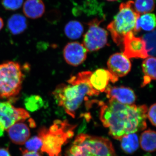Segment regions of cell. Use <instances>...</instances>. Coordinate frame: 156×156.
Wrapping results in <instances>:
<instances>
[{
    "instance_id": "6da1fadb",
    "label": "cell",
    "mask_w": 156,
    "mask_h": 156,
    "mask_svg": "<svg viewBox=\"0 0 156 156\" xmlns=\"http://www.w3.org/2000/svg\"><path fill=\"white\" fill-rule=\"evenodd\" d=\"M100 118L108 133L120 140L127 134L143 131L147 128V107L145 105L123 104L115 99L107 103L99 101Z\"/></svg>"
},
{
    "instance_id": "7a4b0ae2",
    "label": "cell",
    "mask_w": 156,
    "mask_h": 156,
    "mask_svg": "<svg viewBox=\"0 0 156 156\" xmlns=\"http://www.w3.org/2000/svg\"><path fill=\"white\" fill-rule=\"evenodd\" d=\"M92 72L84 71L71 77L67 84L62 83L56 87L53 92V97L58 105L62 107L66 113L73 118L76 112L88 96H96L99 92L90 84Z\"/></svg>"
},
{
    "instance_id": "3957f363",
    "label": "cell",
    "mask_w": 156,
    "mask_h": 156,
    "mask_svg": "<svg viewBox=\"0 0 156 156\" xmlns=\"http://www.w3.org/2000/svg\"><path fill=\"white\" fill-rule=\"evenodd\" d=\"M76 126L70 125L67 121L56 120L49 129L43 127L38 131V136L41 139L42 153L49 156H60L62 147L73 135Z\"/></svg>"
},
{
    "instance_id": "277c9868",
    "label": "cell",
    "mask_w": 156,
    "mask_h": 156,
    "mask_svg": "<svg viewBox=\"0 0 156 156\" xmlns=\"http://www.w3.org/2000/svg\"><path fill=\"white\" fill-rule=\"evenodd\" d=\"M140 15L134 9L133 1L121 4L119 11L107 26L112 38L117 45L123 44L124 38L129 33H135L136 21Z\"/></svg>"
},
{
    "instance_id": "5b68a950",
    "label": "cell",
    "mask_w": 156,
    "mask_h": 156,
    "mask_svg": "<svg viewBox=\"0 0 156 156\" xmlns=\"http://www.w3.org/2000/svg\"><path fill=\"white\" fill-rule=\"evenodd\" d=\"M69 153L73 156H117L108 139L84 134L76 136Z\"/></svg>"
},
{
    "instance_id": "8992f818",
    "label": "cell",
    "mask_w": 156,
    "mask_h": 156,
    "mask_svg": "<svg viewBox=\"0 0 156 156\" xmlns=\"http://www.w3.org/2000/svg\"><path fill=\"white\" fill-rule=\"evenodd\" d=\"M24 74L18 62L8 61L0 64V98L14 99L21 91Z\"/></svg>"
},
{
    "instance_id": "52a82bcc",
    "label": "cell",
    "mask_w": 156,
    "mask_h": 156,
    "mask_svg": "<svg viewBox=\"0 0 156 156\" xmlns=\"http://www.w3.org/2000/svg\"><path fill=\"white\" fill-rule=\"evenodd\" d=\"M101 21L95 19L88 23L89 29L84 35L83 44L88 52L97 51L107 44L108 33L99 26Z\"/></svg>"
},
{
    "instance_id": "ba28073f",
    "label": "cell",
    "mask_w": 156,
    "mask_h": 156,
    "mask_svg": "<svg viewBox=\"0 0 156 156\" xmlns=\"http://www.w3.org/2000/svg\"><path fill=\"white\" fill-rule=\"evenodd\" d=\"M29 117V114L24 109L15 108L10 101H0V122L5 130L14 123L25 121Z\"/></svg>"
},
{
    "instance_id": "9c48e42d",
    "label": "cell",
    "mask_w": 156,
    "mask_h": 156,
    "mask_svg": "<svg viewBox=\"0 0 156 156\" xmlns=\"http://www.w3.org/2000/svg\"><path fill=\"white\" fill-rule=\"evenodd\" d=\"M123 54L127 58H146L148 55L146 44L143 39L136 37L132 32L127 34L123 40Z\"/></svg>"
},
{
    "instance_id": "30bf717a",
    "label": "cell",
    "mask_w": 156,
    "mask_h": 156,
    "mask_svg": "<svg viewBox=\"0 0 156 156\" xmlns=\"http://www.w3.org/2000/svg\"><path fill=\"white\" fill-rule=\"evenodd\" d=\"M107 65L109 72L118 80L127 75L131 70V62L122 53L112 55L108 61Z\"/></svg>"
},
{
    "instance_id": "8fae6325",
    "label": "cell",
    "mask_w": 156,
    "mask_h": 156,
    "mask_svg": "<svg viewBox=\"0 0 156 156\" xmlns=\"http://www.w3.org/2000/svg\"><path fill=\"white\" fill-rule=\"evenodd\" d=\"M88 51L84 45L78 42L68 43L63 50L65 60L69 64L77 66L83 63L87 57Z\"/></svg>"
},
{
    "instance_id": "7c38bea8",
    "label": "cell",
    "mask_w": 156,
    "mask_h": 156,
    "mask_svg": "<svg viewBox=\"0 0 156 156\" xmlns=\"http://www.w3.org/2000/svg\"><path fill=\"white\" fill-rule=\"evenodd\" d=\"M105 92L108 98L115 99L123 104L134 105L136 101V96L134 91L128 87L108 86Z\"/></svg>"
},
{
    "instance_id": "4fadbf2b",
    "label": "cell",
    "mask_w": 156,
    "mask_h": 156,
    "mask_svg": "<svg viewBox=\"0 0 156 156\" xmlns=\"http://www.w3.org/2000/svg\"><path fill=\"white\" fill-rule=\"evenodd\" d=\"M118 80L108 70L102 69H97L92 73L89 79L92 87L99 92H105L109 82L115 83Z\"/></svg>"
},
{
    "instance_id": "5bb4252c",
    "label": "cell",
    "mask_w": 156,
    "mask_h": 156,
    "mask_svg": "<svg viewBox=\"0 0 156 156\" xmlns=\"http://www.w3.org/2000/svg\"><path fill=\"white\" fill-rule=\"evenodd\" d=\"M23 122H17L7 129L10 139L15 144H24L30 136L29 128Z\"/></svg>"
},
{
    "instance_id": "9a60e30c",
    "label": "cell",
    "mask_w": 156,
    "mask_h": 156,
    "mask_svg": "<svg viewBox=\"0 0 156 156\" xmlns=\"http://www.w3.org/2000/svg\"><path fill=\"white\" fill-rule=\"evenodd\" d=\"M23 11L26 17L30 19H38L44 14V3L42 0H26Z\"/></svg>"
},
{
    "instance_id": "2e32d148",
    "label": "cell",
    "mask_w": 156,
    "mask_h": 156,
    "mask_svg": "<svg viewBox=\"0 0 156 156\" xmlns=\"http://www.w3.org/2000/svg\"><path fill=\"white\" fill-rule=\"evenodd\" d=\"M27 21L24 16L20 14H13L8 20V29L13 35L22 33L27 27Z\"/></svg>"
},
{
    "instance_id": "e0dca14e",
    "label": "cell",
    "mask_w": 156,
    "mask_h": 156,
    "mask_svg": "<svg viewBox=\"0 0 156 156\" xmlns=\"http://www.w3.org/2000/svg\"><path fill=\"white\" fill-rule=\"evenodd\" d=\"M142 67L144 76L141 87H144L156 80L155 57L151 56L147 58L143 62Z\"/></svg>"
},
{
    "instance_id": "ac0fdd59",
    "label": "cell",
    "mask_w": 156,
    "mask_h": 156,
    "mask_svg": "<svg viewBox=\"0 0 156 156\" xmlns=\"http://www.w3.org/2000/svg\"><path fill=\"white\" fill-rule=\"evenodd\" d=\"M156 26V17L154 14L147 13L140 15L136 21L135 33L138 32L142 29L147 31H152Z\"/></svg>"
},
{
    "instance_id": "d6986e66",
    "label": "cell",
    "mask_w": 156,
    "mask_h": 156,
    "mask_svg": "<svg viewBox=\"0 0 156 156\" xmlns=\"http://www.w3.org/2000/svg\"><path fill=\"white\" fill-rule=\"evenodd\" d=\"M156 132L149 129L143 132L140 136V146L142 149L148 152H153L156 149Z\"/></svg>"
},
{
    "instance_id": "ffe728a7",
    "label": "cell",
    "mask_w": 156,
    "mask_h": 156,
    "mask_svg": "<svg viewBox=\"0 0 156 156\" xmlns=\"http://www.w3.org/2000/svg\"><path fill=\"white\" fill-rule=\"evenodd\" d=\"M119 140L121 142L122 149L126 153H133L139 147L138 137L135 133L125 135Z\"/></svg>"
},
{
    "instance_id": "44dd1931",
    "label": "cell",
    "mask_w": 156,
    "mask_h": 156,
    "mask_svg": "<svg viewBox=\"0 0 156 156\" xmlns=\"http://www.w3.org/2000/svg\"><path fill=\"white\" fill-rule=\"evenodd\" d=\"M84 29L80 23L76 20H72L68 23L64 28L66 35L69 39L75 40L80 37Z\"/></svg>"
},
{
    "instance_id": "7402d4cb",
    "label": "cell",
    "mask_w": 156,
    "mask_h": 156,
    "mask_svg": "<svg viewBox=\"0 0 156 156\" xmlns=\"http://www.w3.org/2000/svg\"><path fill=\"white\" fill-rule=\"evenodd\" d=\"M134 9L141 15L150 13L154 11L155 8L154 0H135L134 2Z\"/></svg>"
},
{
    "instance_id": "603a6c76",
    "label": "cell",
    "mask_w": 156,
    "mask_h": 156,
    "mask_svg": "<svg viewBox=\"0 0 156 156\" xmlns=\"http://www.w3.org/2000/svg\"><path fill=\"white\" fill-rule=\"evenodd\" d=\"M142 39L145 42L148 55L155 56L156 49L155 31L153 30L150 33L144 35Z\"/></svg>"
},
{
    "instance_id": "cb8c5ba5",
    "label": "cell",
    "mask_w": 156,
    "mask_h": 156,
    "mask_svg": "<svg viewBox=\"0 0 156 156\" xmlns=\"http://www.w3.org/2000/svg\"><path fill=\"white\" fill-rule=\"evenodd\" d=\"M43 142L39 136H34L25 143V148L23 149L30 152H37L41 149Z\"/></svg>"
},
{
    "instance_id": "d4e9b609",
    "label": "cell",
    "mask_w": 156,
    "mask_h": 156,
    "mask_svg": "<svg viewBox=\"0 0 156 156\" xmlns=\"http://www.w3.org/2000/svg\"><path fill=\"white\" fill-rule=\"evenodd\" d=\"M25 106L29 111L34 112L38 109L43 104L42 98L38 96H30L25 101Z\"/></svg>"
},
{
    "instance_id": "484cf974",
    "label": "cell",
    "mask_w": 156,
    "mask_h": 156,
    "mask_svg": "<svg viewBox=\"0 0 156 156\" xmlns=\"http://www.w3.org/2000/svg\"><path fill=\"white\" fill-rule=\"evenodd\" d=\"M23 0H2V5L6 10L15 11L21 8Z\"/></svg>"
},
{
    "instance_id": "4316f807",
    "label": "cell",
    "mask_w": 156,
    "mask_h": 156,
    "mask_svg": "<svg viewBox=\"0 0 156 156\" xmlns=\"http://www.w3.org/2000/svg\"><path fill=\"white\" fill-rule=\"evenodd\" d=\"M156 105L155 103L152 105L147 112V117L154 126H156Z\"/></svg>"
},
{
    "instance_id": "83f0119b",
    "label": "cell",
    "mask_w": 156,
    "mask_h": 156,
    "mask_svg": "<svg viewBox=\"0 0 156 156\" xmlns=\"http://www.w3.org/2000/svg\"><path fill=\"white\" fill-rule=\"evenodd\" d=\"M20 149L22 153V156H42L37 152L27 151L23 148H20Z\"/></svg>"
},
{
    "instance_id": "f1b7e54d",
    "label": "cell",
    "mask_w": 156,
    "mask_h": 156,
    "mask_svg": "<svg viewBox=\"0 0 156 156\" xmlns=\"http://www.w3.org/2000/svg\"><path fill=\"white\" fill-rule=\"evenodd\" d=\"M0 156H11L9 149L5 148H0Z\"/></svg>"
},
{
    "instance_id": "f546056e",
    "label": "cell",
    "mask_w": 156,
    "mask_h": 156,
    "mask_svg": "<svg viewBox=\"0 0 156 156\" xmlns=\"http://www.w3.org/2000/svg\"><path fill=\"white\" fill-rule=\"evenodd\" d=\"M5 130V128H4V126H3L2 123L0 122V136H3Z\"/></svg>"
},
{
    "instance_id": "4dcf8cb0",
    "label": "cell",
    "mask_w": 156,
    "mask_h": 156,
    "mask_svg": "<svg viewBox=\"0 0 156 156\" xmlns=\"http://www.w3.org/2000/svg\"><path fill=\"white\" fill-rule=\"evenodd\" d=\"M4 21H3L2 18H1L0 17V31L3 28V27H4Z\"/></svg>"
},
{
    "instance_id": "1f68e13d",
    "label": "cell",
    "mask_w": 156,
    "mask_h": 156,
    "mask_svg": "<svg viewBox=\"0 0 156 156\" xmlns=\"http://www.w3.org/2000/svg\"><path fill=\"white\" fill-rule=\"evenodd\" d=\"M107 1H109V2H115V1H117L118 0H107Z\"/></svg>"
}]
</instances>
